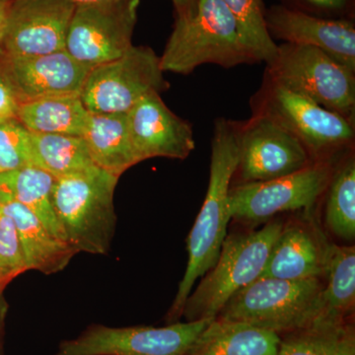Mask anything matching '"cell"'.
<instances>
[{"label": "cell", "instance_id": "cell-1", "mask_svg": "<svg viewBox=\"0 0 355 355\" xmlns=\"http://www.w3.org/2000/svg\"><path fill=\"white\" fill-rule=\"evenodd\" d=\"M240 123L217 119L210 157L209 184L200 214L188 237L189 261L168 313L170 324L181 319L184 303L200 277L216 266L231 220L229 191L239 164Z\"/></svg>", "mask_w": 355, "mask_h": 355}, {"label": "cell", "instance_id": "cell-2", "mask_svg": "<svg viewBox=\"0 0 355 355\" xmlns=\"http://www.w3.org/2000/svg\"><path fill=\"white\" fill-rule=\"evenodd\" d=\"M225 69L260 64L243 43L232 14L222 0H198L187 18H176L160 57L163 72L189 74L202 64Z\"/></svg>", "mask_w": 355, "mask_h": 355}, {"label": "cell", "instance_id": "cell-3", "mask_svg": "<svg viewBox=\"0 0 355 355\" xmlns=\"http://www.w3.org/2000/svg\"><path fill=\"white\" fill-rule=\"evenodd\" d=\"M118 180L97 166L55 179L53 209L65 240L76 253L105 254L109 251L116 225L114 193Z\"/></svg>", "mask_w": 355, "mask_h": 355}, {"label": "cell", "instance_id": "cell-4", "mask_svg": "<svg viewBox=\"0 0 355 355\" xmlns=\"http://www.w3.org/2000/svg\"><path fill=\"white\" fill-rule=\"evenodd\" d=\"M282 228V222H270L261 230L226 237L216 266L191 292L182 317L187 322L216 318L229 299L261 277Z\"/></svg>", "mask_w": 355, "mask_h": 355}, {"label": "cell", "instance_id": "cell-5", "mask_svg": "<svg viewBox=\"0 0 355 355\" xmlns=\"http://www.w3.org/2000/svg\"><path fill=\"white\" fill-rule=\"evenodd\" d=\"M320 279L259 277L229 299L216 318L244 322L282 335L319 316Z\"/></svg>", "mask_w": 355, "mask_h": 355}, {"label": "cell", "instance_id": "cell-6", "mask_svg": "<svg viewBox=\"0 0 355 355\" xmlns=\"http://www.w3.org/2000/svg\"><path fill=\"white\" fill-rule=\"evenodd\" d=\"M266 78L312 100L354 123V72L314 46L277 44Z\"/></svg>", "mask_w": 355, "mask_h": 355}, {"label": "cell", "instance_id": "cell-7", "mask_svg": "<svg viewBox=\"0 0 355 355\" xmlns=\"http://www.w3.org/2000/svg\"><path fill=\"white\" fill-rule=\"evenodd\" d=\"M253 102L254 114L265 116L288 130L312 158L336 153L354 142V123L268 79Z\"/></svg>", "mask_w": 355, "mask_h": 355}, {"label": "cell", "instance_id": "cell-8", "mask_svg": "<svg viewBox=\"0 0 355 355\" xmlns=\"http://www.w3.org/2000/svg\"><path fill=\"white\" fill-rule=\"evenodd\" d=\"M169 87L155 51L132 46L121 58L91 69L80 98L90 113H128L146 95Z\"/></svg>", "mask_w": 355, "mask_h": 355}, {"label": "cell", "instance_id": "cell-9", "mask_svg": "<svg viewBox=\"0 0 355 355\" xmlns=\"http://www.w3.org/2000/svg\"><path fill=\"white\" fill-rule=\"evenodd\" d=\"M140 0L77 4L65 51L89 69L121 58L133 46Z\"/></svg>", "mask_w": 355, "mask_h": 355}, {"label": "cell", "instance_id": "cell-10", "mask_svg": "<svg viewBox=\"0 0 355 355\" xmlns=\"http://www.w3.org/2000/svg\"><path fill=\"white\" fill-rule=\"evenodd\" d=\"M212 319L177 322L161 328L95 324L78 338L60 343L55 355H186Z\"/></svg>", "mask_w": 355, "mask_h": 355}, {"label": "cell", "instance_id": "cell-11", "mask_svg": "<svg viewBox=\"0 0 355 355\" xmlns=\"http://www.w3.org/2000/svg\"><path fill=\"white\" fill-rule=\"evenodd\" d=\"M333 171L326 161H316L300 171L266 182L230 188L231 219L259 223L275 214L308 209L328 189Z\"/></svg>", "mask_w": 355, "mask_h": 355}, {"label": "cell", "instance_id": "cell-12", "mask_svg": "<svg viewBox=\"0 0 355 355\" xmlns=\"http://www.w3.org/2000/svg\"><path fill=\"white\" fill-rule=\"evenodd\" d=\"M314 162L304 146L270 119L254 114L240 123L237 171L242 184L288 176Z\"/></svg>", "mask_w": 355, "mask_h": 355}, {"label": "cell", "instance_id": "cell-13", "mask_svg": "<svg viewBox=\"0 0 355 355\" xmlns=\"http://www.w3.org/2000/svg\"><path fill=\"white\" fill-rule=\"evenodd\" d=\"M76 4L70 0H12L0 55L34 57L65 50Z\"/></svg>", "mask_w": 355, "mask_h": 355}, {"label": "cell", "instance_id": "cell-14", "mask_svg": "<svg viewBox=\"0 0 355 355\" xmlns=\"http://www.w3.org/2000/svg\"><path fill=\"white\" fill-rule=\"evenodd\" d=\"M127 116L139 162L155 157L183 160L195 149L191 123L173 113L159 93H150L140 99Z\"/></svg>", "mask_w": 355, "mask_h": 355}, {"label": "cell", "instance_id": "cell-15", "mask_svg": "<svg viewBox=\"0 0 355 355\" xmlns=\"http://www.w3.org/2000/svg\"><path fill=\"white\" fill-rule=\"evenodd\" d=\"M270 37L324 51L355 72V25L352 19L318 17L277 4L266 10Z\"/></svg>", "mask_w": 355, "mask_h": 355}, {"label": "cell", "instance_id": "cell-16", "mask_svg": "<svg viewBox=\"0 0 355 355\" xmlns=\"http://www.w3.org/2000/svg\"><path fill=\"white\" fill-rule=\"evenodd\" d=\"M1 57L19 104L55 96L80 95L91 69L65 50L34 57Z\"/></svg>", "mask_w": 355, "mask_h": 355}, {"label": "cell", "instance_id": "cell-17", "mask_svg": "<svg viewBox=\"0 0 355 355\" xmlns=\"http://www.w3.org/2000/svg\"><path fill=\"white\" fill-rule=\"evenodd\" d=\"M330 247L312 229L301 225L284 227L273 243L260 277L321 279L326 273Z\"/></svg>", "mask_w": 355, "mask_h": 355}, {"label": "cell", "instance_id": "cell-18", "mask_svg": "<svg viewBox=\"0 0 355 355\" xmlns=\"http://www.w3.org/2000/svg\"><path fill=\"white\" fill-rule=\"evenodd\" d=\"M0 210L14 222L28 270L44 275L58 272L77 254L69 243L50 232L24 205L1 193Z\"/></svg>", "mask_w": 355, "mask_h": 355}, {"label": "cell", "instance_id": "cell-19", "mask_svg": "<svg viewBox=\"0 0 355 355\" xmlns=\"http://www.w3.org/2000/svg\"><path fill=\"white\" fill-rule=\"evenodd\" d=\"M279 343L275 331L214 318L186 355H277Z\"/></svg>", "mask_w": 355, "mask_h": 355}, {"label": "cell", "instance_id": "cell-20", "mask_svg": "<svg viewBox=\"0 0 355 355\" xmlns=\"http://www.w3.org/2000/svg\"><path fill=\"white\" fill-rule=\"evenodd\" d=\"M83 137L94 164L114 176L120 178L139 163L130 139L127 113H90Z\"/></svg>", "mask_w": 355, "mask_h": 355}, {"label": "cell", "instance_id": "cell-21", "mask_svg": "<svg viewBox=\"0 0 355 355\" xmlns=\"http://www.w3.org/2000/svg\"><path fill=\"white\" fill-rule=\"evenodd\" d=\"M90 112L80 95L55 96L21 103L15 118L31 133L83 137Z\"/></svg>", "mask_w": 355, "mask_h": 355}, {"label": "cell", "instance_id": "cell-22", "mask_svg": "<svg viewBox=\"0 0 355 355\" xmlns=\"http://www.w3.org/2000/svg\"><path fill=\"white\" fill-rule=\"evenodd\" d=\"M55 178L28 165L0 174V193L24 205L53 235L65 240L64 229L53 209V187Z\"/></svg>", "mask_w": 355, "mask_h": 355}, {"label": "cell", "instance_id": "cell-23", "mask_svg": "<svg viewBox=\"0 0 355 355\" xmlns=\"http://www.w3.org/2000/svg\"><path fill=\"white\" fill-rule=\"evenodd\" d=\"M30 165L58 178L96 167L83 137L30 132Z\"/></svg>", "mask_w": 355, "mask_h": 355}, {"label": "cell", "instance_id": "cell-24", "mask_svg": "<svg viewBox=\"0 0 355 355\" xmlns=\"http://www.w3.org/2000/svg\"><path fill=\"white\" fill-rule=\"evenodd\" d=\"M328 282L319 297V319L347 320L355 302V248L331 245L327 261Z\"/></svg>", "mask_w": 355, "mask_h": 355}, {"label": "cell", "instance_id": "cell-25", "mask_svg": "<svg viewBox=\"0 0 355 355\" xmlns=\"http://www.w3.org/2000/svg\"><path fill=\"white\" fill-rule=\"evenodd\" d=\"M326 222L334 234L345 241L355 237V162L349 157L336 172L329 184Z\"/></svg>", "mask_w": 355, "mask_h": 355}, {"label": "cell", "instance_id": "cell-26", "mask_svg": "<svg viewBox=\"0 0 355 355\" xmlns=\"http://www.w3.org/2000/svg\"><path fill=\"white\" fill-rule=\"evenodd\" d=\"M232 14L243 43L259 62L270 64L277 55V44L266 24L263 0H222Z\"/></svg>", "mask_w": 355, "mask_h": 355}, {"label": "cell", "instance_id": "cell-27", "mask_svg": "<svg viewBox=\"0 0 355 355\" xmlns=\"http://www.w3.org/2000/svg\"><path fill=\"white\" fill-rule=\"evenodd\" d=\"M347 320H315L308 326L280 335L277 355H334Z\"/></svg>", "mask_w": 355, "mask_h": 355}, {"label": "cell", "instance_id": "cell-28", "mask_svg": "<svg viewBox=\"0 0 355 355\" xmlns=\"http://www.w3.org/2000/svg\"><path fill=\"white\" fill-rule=\"evenodd\" d=\"M30 165V132L16 118L0 120V174Z\"/></svg>", "mask_w": 355, "mask_h": 355}, {"label": "cell", "instance_id": "cell-29", "mask_svg": "<svg viewBox=\"0 0 355 355\" xmlns=\"http://www.w3.org/2000/svg\"><path fill=\"white\" fill-rule=\"evenodd\" d=\"M26 270L28 268L14 222L0 210V293Z\"/></svg>", "mask_w": 355, "mask_h": 355}, {"label": "cell", "instance_id": "cell-30", "mask_svg": "<svg viewBox=\"0 0 355 355\" xmlns=\"http://www.w3.org/2000/svg\"><path fill=\"white\" fill-rule=\"evenodd\" d=\"M282 6L302 12L331 18V19H352V0H282Z\"/></svg>", "mask_w": 355, "mask_h": 355}, {"label": "cell", "instance_id": "cell-31", "mask_svg": "<svg viewBox=\"0 0 355 355\" xmlns=\"http://www.w3.org/2000/svg\"><path fill=\"white\" fill-rule=\"evenodd\" d=\"M19 102L4 69L3 58L0 55V120L15 118Z\"/></svg>", "mask_w": 355, "mask_h": 355}, {"label": "cell", "instance_id": "cell-32", "mask_svg": "<svg viewBox=\"0 0 355 355\" xmlns=\"http://www.w3.org/2000/svg\"><path fill=\"white\" fill-rule=\"evenodd\" d=\"M334 355H355L354 326L349 322L343 324Z\"/></svg>", "mask_w": 355, "mask_h": 355}, {"label": "cell", "instance_id": "cell-33", "mask_svg": "<svg viewBox=\"0 0 355 355\" xmlns=\"http://www.w3.org/2000/svg\"><path fill=\"white\" fill-rule=\"evenodd\" d=\"M198 0H172L176 10V18H187L191 15L197 7Z\"/></svg>", "mask_w": 355, "mask_h": 355}, {"label": "cell", "instance_id": "cell-34", "mask_svg": "<svg viewBox=\"0 0 355 355\" xmlns=\"http://www.w3.org/2000/svg\"><path fill=\"white\" fill-rule=\"evenodd\" d=\"M12 0H0V39H1L2 33H3L4 27L8 15L9 8Z\"/></svg>", "mask_w": 355, "mask_h": 355}, {"label": "cell", "instance_id": "cell-35", "mask_svg": "<svg viewBox=\"0 0 355 355\" xmlns=\"http://www.w3.org/2000/svg\"><path fill=\"white\" fill-rule=\"evenodd\" d=\"M76 4L94 3V2L107 1V0H70Z\"/></svg>", "mask_w": 355, "mask_h": 355}]
</instances>
